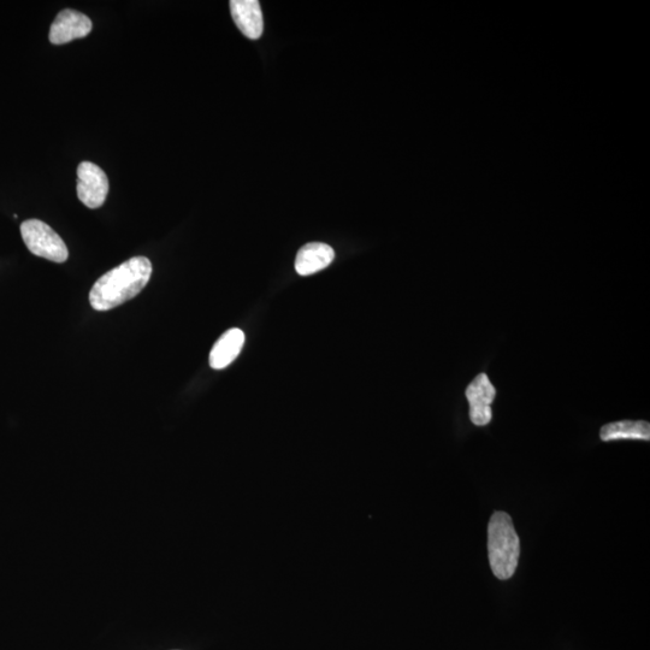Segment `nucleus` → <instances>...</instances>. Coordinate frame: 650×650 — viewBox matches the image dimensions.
Here are the masks:
<instances>
[{"mask_svg": "<svg viewBox=\"0 0 650 650\" xmlns=\"http://www.w3.org/2000/svg\"><path fill=\"white\" fill-rule=\"evenodd\" d=\"M149 258L134 257L118 265L94 283L90 303L94 310L109 311L134 299L150 282Z\"/></svg>", "mask_w": 650, "mask_h": 650, "instance_id": "f257e3e1", "label": "nucleus"}, {"mask_svg": "<svg viewBox=\"0 0 650 650\" xmlns=\"http://www.w3.org/2000/svg\"><path fill=\"white\" fill-rule=\"evenodd\" d=\"M489 563L495 577L506 581L516 572L520 541L512 518L505 512H495L488 525Z\"/></svg>", "mask_w": 650, "mask_h": 650, "instance_id": "f03ea898", "label": "nucleus"}, {"mask_svg": "<svg viewBox=\"0 0 650 650\" xmlns=\"http://www.w3.org/2000/svg\"><path fill=\"white\" fill-rule=\"evenodd\" d=\"M22 239L34 256L55 263L67 262L69 252L63 239L55 230L39 220H28L21 226Z\"/></svg>", "mask_w": 650, "mask_h": 650, "instance_id": "7ed1b4c3", "label": "nucleus"}, {"mask_svg": "<svg viewBox=\"0 0 650 650\" xmlns=\"http://www.w3.org/2000/svg\"><path fill=\"white\" fill-rule=\"evenodd\" d=\"M109 193L105 171L92 162H82L78 168V197L88 209L102 208Z\"/></svg>", "mask_w": 650, "mask_h": 650, "instance_id": "20e7f679", "label": "nucleus"}, {"mask_svg": "<svg viewBox=\"0 0 650 650\" xmlns=\"http://www.w3.org/2000/svg\"><path fill=\"white\" fill-rule=\"evenodd\" d=\"M496 390L486 374L478 375L466 389L470 404V419L477 427H484L492 421V404Z\"/></svg>", "mask_w": 650, "mask_h": 650, "instance_id": "39448f33", "label": "nucleus"}, {"mask_svg": "<svg viewBox=\"0 0 650 650\" xmlns=\"http://www.w3.org/2000/svg\"><path fill=\"white\" fill-rule=\"evenodd\" d=\"M92 28V21L86 15L65 9L57 15L51 25L50 41L53 45L68 44L75 39L87 37Z\"/></svg>", "mask_w": 650, "mask_h": 650, "instance_id": "423d86ee", "label": "nucleus"}, {"mask_svg": "<svg viewBox=\"0 0 650 650\" xmlns=\"http://www.w3.org/2000/svg\"><path fill=\"white\" fill-rule=\"evenodd\" d=\"M230 11H232L236 27L245 37L252 40L262 37L264 20L262 9H260L257 0H232Z\"/></svg>", "mask_w": 650, "mask_h": 650, "instance_id": "0eeeda50", "label": "nucleus"}, {"mask_svg": "<svg viewBox=\"0 0 650 650\" xmlns=\"http://www.w3.org/2000/svg\"><path fill=\"white\" fill-rule=\"evenodd\" d=\"M335 259V252L329 245L312 242L301 247L295 258V271L300 276H310L328 268Z\"/></svg>", "mask_w": 650, "mask_h": 650, "instance_id": "6e6552de", "label": "nucleus"}, {"mask_svg": "<svg viewBox=\"0 0 650 650\" xmlns=\"http://www.w3.org/2000/svg\"><path fill=\"white\" fill-rule=\"evenodd\" d=\"M245 344V334L241 329L228 330L221 336L210 353V366L215 370L226 369L232 364Z\"/></svg>", "mask_w": 650, "mask_h": 650, "instance_id": "1a4fd4ad", "label": "nucleus"}, {"mask_svg": "<svg viewBox=\"0 0 650 650\" xmlns=\"http://www.w3.org/2000/svg\"><path fill=\"white\" fill-rule=\"evenodd\" d=\"M600 437L604 442L619 440L649 441L650 425L644 421L610 423L602 427Z\"/></svg>", "mask_w": 650, "mask_h": 650, "instance_id": "9d476101", "label": "nucleus"}]
</instances>
